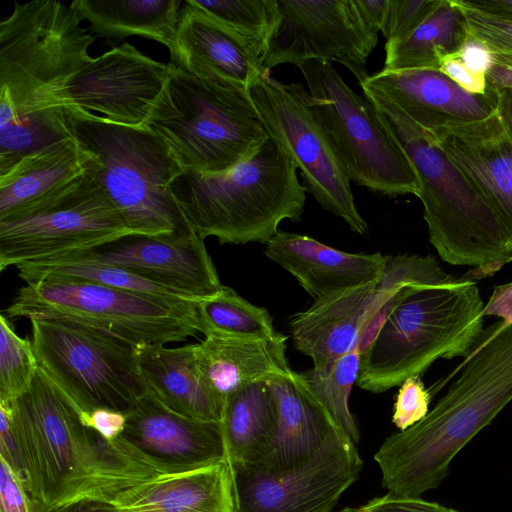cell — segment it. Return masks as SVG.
<instances>
[{"label": "cell", "instance_id": "ba28073f", "mask_svg": "<svg viewBox=\"0 0 512 512\" xmlns=\"http://www.w3.org/2000/svg\"><path fill=\"white\" fill-rule=\"evenodd\" d=\"M143 127L167 145L184 171L200 173L230 170L269 137L249 92L173 63Z\"/></svg>", "mask_w": 512, "mask_h": 512}, {"label": "cell", "instance_id": "bcb514c9", "mask_svg": "<svg viewBox=\"0 0 512 512\" xmlns=\"http://www.w3.org/2000/svg\"><path fill=\"white\" fill-rule=\"evenodd\" d=\"M469 6L490 15L512 20V0H464Z\"/></svg>", "mask_w": 512, "mask_h": 512}, {"label": "cell", "instance_id": "52a82bcc", "mask_svg": "<svg viewBox=\"0 0 512 512\" xmlns=\"http://www.w3.org/2000/svg\"><path fill=\"white\" fill-rule=\"evenodd\" d=\"M73 134L87 154L86 172L121 212L132 233L190 239L171 190L184 172L167 145L143 126H126L74 109Z\"/></svg>", "mask_w": 512, "mask_h": 512}, {"label": "cell", "instance_id": "30bf717a", "mask_svg": "<svg viewBox=\"0 0 512 512\" xmlns=\"http://www.w3.org/2000/svg\"><path fill=\"white\" fill-rule=\"evenodd\" d=\"M298 67L313 112L350 181L380 196H418L413 166L375 107L356 94L330 63L309 60Z\"/></svg>", "mask_w": 512, "mask_h": 512}, {"label": "cell", "instance_id": "c3c4849f", "mask_svg": "<svg viewBox=\"0 0 512 512\" xmlns=\"http://www.w3.org/2000/svg\"><path fill=\"white\" fill-rule=\"evenodd\" d=\"M498 92V112L512 131V89L496 88Z\"/></svg>", "mask_w": 512, "mask_h": 512}, {"label": "cell", "instance_id": "f546056e", "mask_svg": "<svg viewBox=\"0 0 512 512\" xmlns=\"http://www.w3.org/2000/svg\"><path fill=\"white\" fill-rule=\"evenodd\" d=\"M181 0H74L71 5L96 37L123 40L137 35L169 49L178 25Z\"/></svg>", "mask_w": 512, "mask_h": 512}, {"label": "cell", "instance_id": "d4e9b609", "mask_svg": "<svg viewBox=\"0 0 512 512\" xmlns=\"http://www.w3.org/2000/svg\"><path fill=\"white\" fill-rule=\"evenodd\" d=\"M112 512H237L227 460L199 469L158 474L120 494Z\"/></svg>", "mask_w": 512, "mask_h": 512}, {"label": "cell", "instance_id": "681fc988", "mask_svg": "<svg viewBox=\"0 0 512 512\" xmlns=\"http://www.w3.org/2000/svg\"><path fill=\"white\" fill-rule=\"evenodd\" d=\"M340 512H372L365 505L360 507H347L342 509Z\"/></svg>", "mask_w": 512, "mask_h": 512}, {"label": "cell", "instance_id": "7a4b0ae2", "mask_svg": "<svg viewBox=\"0 0 512 512\" xmlns=\"http://www.w3.org/2000/svg\"><path fill=\"white\" fill-rule=\"evenodd\" d=\"M6 402L25 486L43 510L83 500L112 504L124 491L161 474L121 436L109 442L85 426L39 367L29 389Z\"/></svg>", "mask_w": 512, "mask_h": 512}, {"label": "cell", "instance_id": "5bb4252c", "mask_svg": "<svg viewBox=\"0 0 512 512\" xmlns=\"http://www.w3.org/2000/svg\"><path fill=\"white\" fill-rule=\"evenodd\" d=\"M362 466L355 443L337 428L313 456L288 469H231L237 512H331Z\"/></svg>", "mask_w": 512, "mask_h": 512}, {"label": "cell", "instance_id": "7dc6e473", "mask_svg": "<svg viewBox=\"0 0 512 512\" xmlns=\"http://www.w3.org/2000/svg\"><path fill=\"white\" fill-rule=\"evenodd\" d=\"M112 505L101 501L83 500L40 512H112Z\"/></svg>", "mask_w": 512, "mask_h": 512}, {"label": "cell", "instance_id": "d6a6232c", "mask_svg": "<svg viewBox=\"0 0 512 512\" xmlns=\"http://www.w3.org/2000/svg\"><path fill=\"white\" fill-rule=\"evenodd\" d=\"M359 369L360 352L355 348L341 357L327 375L318 374L312 368L302 373L312 393L355 444L360 437L349 408V396L354 383L357 382Z\"/></svg>", "mask_w": 512, "mask_h": 512}, {"label": "cell", "instance_id": "e0dca14e", "mask_svg": "<svg viewBox=\"0 0 512 512\" xmlns=\"http://www.w3.org/2000/svg\"><path fill=\"white\" fill-rule=\"evenodd\" d=\"M53 260L118 266L198 300L216 294L223 286L204 239L198 235L180 239L129 233L90 249L44 261Z\"/></svg>", "mask_w": 512, "mask_h": 512}, {"label": "cell", "instance_id": "e575fe53", "mask_svg": "<svg viewBox=\"0 0 512 512\" xmlns=\"http://www.w3.org/2000/svg\"><path fill=\"white\" fill-rule=\"evenodd\" d=\"M195 4L263 51L277 22L276 0H194Z\"/></svg>", "mask_w": 512, "mask_h": 512}, {"label": "cell", "instance_id": "8d00e7d4", "mask_svg": "<svg viewBox=\"0 0 512 512\" xmlns=\"http://www.w3.org/2000/svg\"><path fill=\"white\" fill-rule=\"evenodd\" d=\"M440 0H389L382 34L386 43L406 36L438 6Z\"/></svg>", "mask_w": 512, "mask_h": 512}, {"label": "cell", "instance_id": "3957f363", "mask_svg": "<svg viewBox=\"0 0 512 512\" xmlns=\"http://www.w3.org/2000/svg\"><path fill=\"white\" fill-rule=\"evenodd\" d=\"M462 367L422 420L374 454L388 493L421 497L436 489L460 450L512 401V324L499 320L485 329Z\"/></svg>", "mask_w": 512, "mask_h": 512}, {"label": "cell", "instance_id": "8fae6325", "mask_svg": "<svg viewBox=\"0 0 512 512\" xmlns=\"http://www.w3.org/2000/svg\"><path fill=\"white\" fill-rule=\"evenodd\" d=\"M30 322L38 367L79 414L98 408L127 414L147 393L137 364L136 346L69 321Z\"/></svg>", "mask_w": 512, "mask_h": 512}, {"label": "cell", "instance_id": "ac0fdd59", "mask_svg": "<svg viewBox=\"0 0 512 512\" xmlns=\"http://www.w3.org/2000/svg\"><path fill=\"white\" fill-rule=\"evenodd\" d=\"M126 415L121 437L161 474L187 472L227 460L220 421L180 415L148 391Z\"/></svg>", "mask_w": 512, "mask_h": 512}, {"label": "cell", "instance_id": "836d02e7", "mask_svg": "<svg viewBox=\"0 0 512 512\" xmlns=\"http://www.w3.org/2000/svg\"><path fill=\"white\" fill-rule=\"evenodd\" d=\"M456 280L442 270L435 257L419 255L386 256L382 275L376 283L361 331L376 312L396 293L415 285H438Z\"/></svg>", "mask_w": 512, "mask_h": 512}, {"label": "cell", "instance_id": "277c9868", "mask_svg": "<svg viewBox=\"0 0 512 512\" xmlns=\"http://www.w3.org/2000/svg\"><path fill=\"white\" fill-rule=\"evenodd\" d=\"M362 90L413 166L429 241L441 259L473 267L463 277L474 281L511 262L495 213L434 137L380 93Z\"/></svg>", "mask_w": 512, "mask_h": 512}, {"label": "cell", "instance_id": "603a6c76", "mask_svg": "<svg viewBox=\"0 0 512 512\" xmlns=\"http://www.w3.org/2000/svg\"><path fill=\"white\" fill-rule=\"evenodd\" d=\"M268 382L278 403L276 434L263 458L245 468L275 473L313 456L340 427L312 393L302 373L290 370L270 377Z\"/></svg>", "mask_w": 512, "mask_h": 512}, {"label": "cell", "instance_id": "ab89813d", "mask_svg": "<svg viewBox=\"0 0 512 512\" xmlns=\"http://www.w3.org/2000/svg\"><path fill=\"white\" fill-rule=\"evenodd\" d=\"M365 506L372 512H459L421 497H399L390 493L371 499Z\"/></svg>", "mask_w": 512, "mask_h": 512}, {"label": "cell", "instance_id": "6da1fadb", "mask_svg": "<svg viewBox=\"0 0 512 512\" xmlns=\"http://www.w3.org/2000/svg\"><path fill=\"white\" fill-rule=\"evenodd\" d=\"M71 3L15 1L0 23V175L25 156L73 138L70 87L96 37Z\"/></svg>", "mask_w": 512, "mask_h": 512}, {"label": "cell", "instance_id": "7c38bea8", "mask_svg": "<svg viewBox=\"0 0 512 512\" xmlns=\"http://www.w3.org/2000/svg\"><path fill=\"white\" fill-rule=\"evenodd\" d=\"M132 233L86 171L0 221V270L90 249Z\"/></svg>", "mask_w": 512, "mask_h": 512}, {"label": "cell", "instance_id": "b9f144b4", "mask_svg": "<svg viewBox=\"0 0 512 512\" xmlns=\"http://www.w3.org/2000/svg\"><path fill=\"white\" fill-rule=\"evenodd\" d=\"M82 423L96 431L109 442L116 441L125 428L127 415L106 408H98L90 413L79 414Z\"/></svg>", "mask_w": 512, "mask_h": 512}, {"label": "cell", "instance_id": "4fadbf2b", "mask_svg": "<svg viewBox=\"0 0 512 512\" xmlns=\"http://www.w3.org/2000/svg\"><path fill=\"white\" fill-rule=\"evenodd\" d=\"M250 97L268 135L300 170L305 191L353 232L365 235L368 226L356 208L350 179L313 112L309 92L266 72L251 88Z\"/></svg>", "mask_w": 512, "mask_h": 512}, {"label": "cell", "instance_id": "7402d4cb", "mask_svg": "<svg viewBox=\"0 0 512 512\" xmlns=\"http://www.w3.org/2000/svg\"><path fill=\"white\" fill-rule=\"evenodd\" d=\"M265 254L291 273L315 300L348 288L378 281L386 256L348 253L309 236L278 231Z\"/></svg>", "mask_w": 512, "mask_h": 512}, {"label": "cell", "instance_id": "d6986e66", "mask_svg": "<svg viewBox=\"0 0 512 512\" xmlns=\"http://www.w3.org/2000/svg\"><path fill=\"white\" fill-rule=\"evenodd\" d=\"M171 63L186 72L250 93L260 77L263 51L218 21L194 0H185L170 51Z\"/></svg>", "mask_w": 512, "mask_h": 512}, {"label": "cell", "instance_id": "ffe728a7", "mask_svg": "<svg viewBox=\"0 0 512 512\" xmlns=\"http://www.w3.org/2000/svg\"><path fill=\"white\" fill-rule=\"evenodd\" d=\"M430 134L491 207L512 252V131L498 109L486 119Z\"/></svg>", "mask_w": 512, "mask_h": 512}, {"label": "cell", "instance_id": "8992f818", "mask_svg": "<svg viewBox=\"0 0 512 512\" xmlns=\"http://www.w3.org/2000/svg\"><path fill=\"white\" fill-rule=\"evenodd\" d=\"M483 308L477 282L463 276L410 287L360 355L357 385L382 393L438 358H466L484 331Z\"/></svg>", "mask_w": 512, "mask_h": 512}, {"label": "cell", "instance_id": "83f0119b", "mask_svg": "<svg viewBox=\"0 0 512 512\" xmlns=\"http://www.w3.org/2000/svg\"><path fill=\"white\" fill-rule=\"evenodd\" d=\"M87 154L68 138L35 151L0 175V221L83 174Z\"/></svg>", "mask_w": 512, "mask_h": 512}, {"label": "cell", "instance_id": "f1b7e54d", "mask_svg": "<svg viewBox=\"0 0 512 512\" xmlns=\"http://www.w3.org/2000/svg\"><path fill=\"white\" fill-rule=\"evenodd\" d=\"M278 415L277 399L268 379L225 397L220 422L231 469L255 465L263 458L275 437Z\"/></svg>", "mask_w": 512, "mask_h": 512}, {"label": "cell", "instance_id": "9c48e42d", "mask_svg": "<svg viewBox=\"0 0 512 512\" xmlns=\"http://www.w3.org/2000/svg\"><path fill=\"white\" fill-rule=\"evenodd\" d=\"M198 301L156 297L50 275L22 286L4 312L7 318L77 323L134 346L166 345L201 333Z\"/></svg>", "mask_w": 512, "mask_h": 512}, {"label": "cell", "instance_id": "484cf974", "mask_svg": "<svg viewBox=\"0 0 512 512\" xmlns=\"http://www.w3.org/2000/svg\"><path fill=\"white\" fill-rule=\"evenodd\" d=\"M135 352L148 392L164 406L186 417L221 421L224 399L200 368L195 344H144Z\"/></svg>", "mask_w": 512, "mask_h": 512}, {"label": "cell", "instance_id": "74e56055", "mask_svg": "<svg viewBox=\"0 0 512 512\" xmlns=\"http://www.w3.org/2000/svg\"><path fill=\"white\" fill-rule=\"evenodd\" d=\"M397 394L392 421L401 431L422 420L429 412L431 395L420 377L406 379Z\"/></svg>", "mask_w": 512, "mask_h": 512}, {"label": "cell", "instance_id": "4316f807", "mask_svg": "<svg viewBox=\"0 0 512 512\" xmlns=\"http://www.w3.org/2000/svg\"><path fill=\"white\" fill-rule=\"evenodd\" d=\"M286 340L278 332L267 338L205 336L195 351L203 373L225 400L243 386L292 370Z\"/></svg>", "mask_w": 512, "mask_h": 512}, {"label": "cell", "instance_id": "f6af8a7d", "mask_svg": "<svg viewBox=\"0 0 512 512\" xmlns=\"http://www.w3.org/2000/svg\"><path fill=\"white\" fill-rule=\"evenodd\" d=\"M489 64L485 70L490 86L512 89V54L488 52Z\"/></svg>", "mask_w": 512, "mask_h": 512}, {"label": "cell", "instance_id": "5b68a950", "mask_svg": "<svg viewBox=\"0 0 512 512\" xmlns=\"http://www.w3.org/2000/svg\"><path fill=\"white\" fill-rule=\"evenodd\" d=\"M290 155L272 137L222 173L184 171L171 193L193 231L220 244H266L284 220H300L306 191Z\"/></svg>", "mask_w": 512, "mask_h": 512}, {"label": "cell", "instance_id": "60d3db41", "mask_svg": "<svg viewBox=\"0 0 512 512\" xmlns=\"http://www.w3.org/2000/svg\"><path fill=\"white\" fill-rule=\"evenodd\" d=\"M439 70L467 92L485 94L491 89L485 72L469 66L461 55L446 60Z\"/></svg>", "mask_w": 512, "mask_h": 512}, {"label": "cell", "instance_id": "2e32d148", "mask_svg": "<svg viewBox=\"0 0 512 512\" xmlns=\"http://www.w3.org/2000/svg\"><path fill=\"white\" fill-rule=\"evenodd\" d=\"M170 64L158 62L124 42L83 68L72 81L74 109L112 123L143 126L161 93Z\"/></svg>", "mask_w": 512, "mask_h": 512}, {"label": "cell", "instance_id": "7bdbcfd3", "mask_svg": "<svg viewBox=\"0 0 512 512\" xmlns=\"http://www.w3.org/2000/svg\"><path fill=\"white\" fill-rule=\"evenodd\" d=\"M359 19L367 33L378 40L385 25L389 0H353Z\"/></svg>", "mask_w": 512, "mask_h": 512}, {"label": "cell", "instance_id": "ee69618b", "mask_svg": "<svg viewBox=\"0 0 512 512\" xmlns=\"http://www.w3.org/2000/svg\"><path fill=\"white\" fill-rule=\"evenodd\" d=\"M482 314L500 318L505 326L512 324V282L494 286Z\"/></svg>", "mask_w": 512, "mask_h": 512}, {"label": "cell", "instance_id": "f35d334b", "mask_svg": "<svg viewBox=\"0 0 512 512\" xmlns=\"http://www.w3.org/2000/svg\"><path fill=\"white\" fill-rule=\"evenodd\" d=\"M0 512H40L22 480L0 457Z\"/></svg>", "mask_w": 512, "mask_h": 512}, {"label": "cell", "instance_id": "d590c367", "mask_svg": "<svg viewBox=\"0 0 512 512\" xmlns=\"http://www.w3.org/2000/svg\"><path fill=\"white\" fill-rule=\"evenodd\" d=\"M38 368L32 341L21 338L0 315V400H14L30 387Z\"/></svg>", "mask_w": 512, "mask_h": 512}, {"label": "cell", "instance_id": "4dcf8cb0", "mask_svg": "<svg viewBox=\"0 0 512 512\" xmlns=\"http://www.w3.org/2000/svg\"><path fill=\"white\" fill-rule=\"evenodd\" d=\"M468 42L465 17L458 0H440L414 30L385 44L383 69L439 70L446 60L460 56Z\"/></svg>", "mask_w": 512, "mask_h": 512}, {"label": "cell", "instance_id": "cb8c5ba5", "mask_svg": "<svg viewBox=\"0 0 512 512\" xmlns=\"http://www.w3.org/2000/svg\"><path fill=\"white\" fill-rule=\"evenodd\" d=\"M377 281L316 299L295 314L290 331L298 351L313 361V370L327 375L335 363L355 348Z\"/></svg>", "mask_w": 512, "mask_h": 512}, {"label": "cell", "instance_id": "44dd1931", "mask_svg": "<svg viewBox=\"0 0 512 512\" xmlns=\"http://www.w3.org/2000/svg\"><path fill=\"white\" fill-rule=\"evenodd\" d=\"M360 86L389 99L429 133L486 119L498 109L496 88L473 94L435 69H382Z\"/></svg>", "mask_w": 512, "mask_h": 512}, {"label": "cell", "instance_id": "1f68e13d", "mask_svg": "<svg viewBox=\"0 0 512 512\" xmlns=\"http://www.w3.org/2000/svg\"><path fill=\"white\" fill-rule=\"evenodd\" d=\"M201 333L229 338H267L277 332L269 312L251 304L230 287L197 302Z\"/></svg>", "mask_w": 512, "mask_h": 512}, {"label": "cell", "instance_id": "9a60e30c", "mask_svg": "<svg viewBox=\"0 0 512 512\" xmlns=\"http://www.w3.org/2000/svg\"><path fill=\"white\" fill-rule=\"evenodd\" d=\"M278 19L267 40L266 71L309 60L337 62L359 84L370 75L366 62L377 41L364 29L353 0H276Z\"/></svg>", "mask_w": 512, "mask_h": 512}]
</instances>
